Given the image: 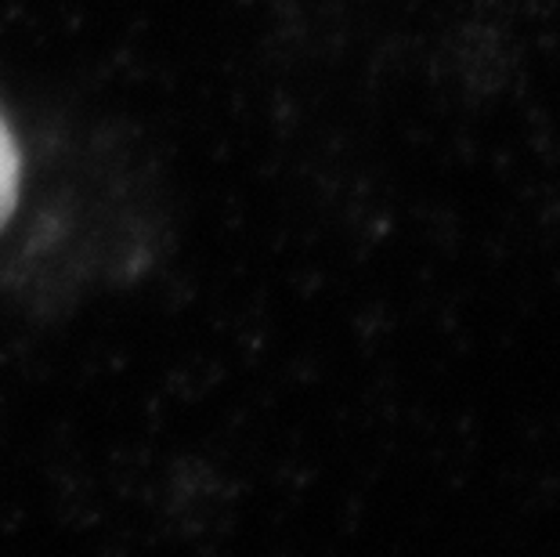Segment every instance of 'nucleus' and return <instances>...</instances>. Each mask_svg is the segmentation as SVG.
<instances>
[{
  "instance_id": "1",
  "label": "nucleus",
  "mask_w": 560,
  "mask_h": 557,
  "mask_svg": "<svg viewBox=\"0 0 560 557\" xmlns=\"http://www.w3.org/2000/svg\"><path fill=\"white\" fill-rule=\"evenodd\" d=\"M19 196V152L11 141V130L0 120V224L11 218Z\"/></svg>"
}]
</instances>
